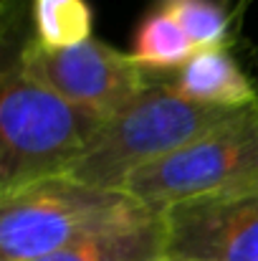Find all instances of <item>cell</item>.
I'll list each match as a JSON object with an SVG mask.
<instances>
[{"instance_id":"6da1fadb","label":"cell","mask_w":258,"mask_h":261,"mask_svg":"<svg viewBox=\"0 0 258 261\" xmlns=\"http://www.w3.org/2000/svg\"><path fill=\"white\" fill-rule=\"evenodd\" d=\"M31 0H0V193L64 175L104 124L31 61Z\"/></svg>"},{"instance_id":"7a4b0ae2","label":"cell","mask_w":258,"mask_h":261,"mask_svg":"<svg viewBox=\"0 0 258 261\" xmlns=\"http://www.w3.org/2000/svg\"><path fill=\"white\" fill-rule=\"evenodd\" d=\"M127 190L53 175L0 193V261H33L86 239L157 218Z\"/></svg>"},{"instance_id":"3957f363","label":"cell","mask_w":258,"mask_h":261,"mask_svg":"<svg viewBox=\"0 0 258 261\" xmlns=\"http://www.w3.org/2000/svg\"><path fill=\"white\" fill-rule=\"evenodd\" d=\"M241 107H208L155 84L106 119L64 175L106 190H124L129 177L190 145Z\"/></svg>"},{"instance_id":"277c9868","label":"cell","mask_w":258,"mask_h":261,"mask_svg":"<svg viewBox=\"0 0 258 261\" xmlns=\"http://www.w3.org/2000/svg\"><path fill=\"white\" fill-rule=\"evenodd\" d=\"M124 190L160 213L197 195L258 190V96L182 150L132 175Z\"/></svg>"},{"instance_id":"5b68a950","label":"cell","mask_w":258,"mask_h":261,"mask_svg":"<svg viewBox=\"0 0 258 261\" xmlns=\"http://www.w3.org/2000/svg\"><path fill=\"white\" fill-rule=\"evenodd\" d=\"M31 61L64 99L101 122L119 114L152 87L150 71H145L129 51H122L94 36L84 43L56 51L41 48L33 38Z\"/></svg>"},{"instance_id":"8992f818","label":"cell","mask_w":258,"mask_h":261,"mask_svg":"<svg viewBox=\"0 0 258 261\" xmlns=\"http://www.w3.org/2000/svg\"><path fill=\"white\" fill-rule=\"evenodd\" d=\"M165 259L258 261V190L215 193L162 211Z\"/></svg>"},{"instance_id":"52a82bcc","label":"cell","mask_w":258,"mask_h":261,"mask_svg":"<svg viewBox=\"0 0 258 261\" xmlns=\"http://www.w3.org/2000/svg\"><path fill=\"white\" fill-rule=\"evenodd\" d=\"M167 84L180 96L208 107H246L258 96V84L243 74L225 46L197 48Z\"/></svg>"},{"instance_id":"ba28073f","label":"cell","mask_w":258,"mask_h":261,"mask_svg":"<svg viewBox=\"0 0 258 261\" xmlns=\"http://www.w3.org/2000/svg\"><path fill=\"white\" fill-rule=\"evenodd\" d=\"M165 246L167 236L160 213L147 223L101 233L33 261H165Z\"/></svg>"},{"instance_id":"9c48e42d","label":"cell","mask_w":258,"mask_h":261,"mask_svg":"<svg viewBox=\"0 0 258 261\" xmlns=\"http://www.w3.org/2000/svg\"><path fill=\"white\" fill-rule=\"evenodd\" d=\"M195 51L197 46L162 5L139 20L129 48L132 59L145 71H177L192 59Z\"/></svg>"},{"instance_id":"30bf717a","label":"cell","mask_w":258,"mask_h":261,"mask_svg":"<svg viewBox=\"0 0 258 261\" xmlns=\"http://www.w3.org/2000/svg\"><path fill=\"white\" fill-rule=\"evenodd\" d=\"M31 20L38 46L56 51L91 38L94 10L86 0H31Z\"/></svg>"},{"instance_id":"8fae6325","label":"cell","mask_w":258,"mask_h":261,"mask_svg":"<svg viewBox=\"0 0 258 261\" xmlns=\"http://www.w3.org/2000/svg\"><path fill=\"white\" fill-rule=\"evenodd\" d=\"M197 48H223L231 33V13L220 0H160Z\"/></svg>"},{"instance_id":"7c38bea8","label":"cell","mask_w":258,"mask_h":261,"mask_svg":"<svg viewBox=\"0 0 258 261\" xmlns=\"http://www.w3.org/2000/svg\"><path fill=\"white\" fill-rule=\"evenodd\" d=\"M165 261H180V259H165Z\"/></svg>"}]
</instances>
